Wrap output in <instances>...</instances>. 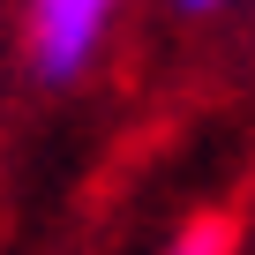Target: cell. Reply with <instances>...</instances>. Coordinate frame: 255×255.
Instances as JSON below:
<instances>
[{"label": "cell", "instance_id": "obj_1", "mask_svg": "<svg viewBox=\"0 0 255 255\" xmlns=\"http://www.w3.org/2000/svg\"><path fill=\"white\" fill-rule=\"evenodd\" d=\"M113 8L120 0H30V68L45 83H75L105 45Z\"/></svg>", "mask_w": 255, "mask_h": 255}, {"label": "cell", "instance_id": "obj_2", "mask_svg": "<svg viewBox=\"0 0 255 255\" xmlns=\"http://www.w3.org/2000/svg\"><path fill=\"white\" fill-rule=\"evenodd\" d=\"M165 255H233V225H225V218H195Z\"/></svg>", "mask_w": 255, "mask_h": 255}, {"label": "cell", "instance_id": "obj_3", "mask_svg": "<svg viewBox=\"0 0 255 255\" xmlns=\"http://www.w3.org/2000/svg\"><path fill=\"white\" fill-rule=\"evenodd\" d=\"M188 15H218V8H233V0H180Z\"/></svg>", "mask_w": 255, "mask_h": 255}]
</instances>
